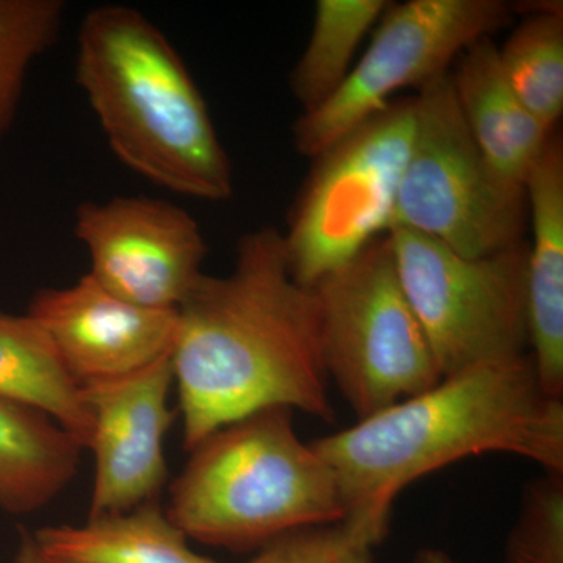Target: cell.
I'll use <instances>...</instances> for the list:
<instances>
[{
  "label": "cell",
  "mask_w": 563,
  "mask_h": 563,
  "mask_svg": "<svg viewBox=\"0 0 563 563\" xmlns=\"http://www.w3.org/2000/svg\"><path fill=\"white\" fill-rule=\"evenodd\" d=\"M172 354L184 448L261 410L335 420L312 288L291 276L280 231L236 244L228 276H207L179 310Z\"/></svg>",
  "instance_id": "obj_1"
},
{
  "label": "cell",
  "mask_w": 563,
  "mask_h": 563,
  "mask_svg": "<svg viewBox=\"0 0 563 563\" xmlns=\"http://www.w3.org/2000/svg\"><path fill=\"white\" fill-rule=\"evenodd\" d=\"M342 490L346 518L379 544L409 485L472 455L503 453L563 473V402L531 355L499 358L312 442Z\"/></svg>",
  "instance_id": "obj_2"
},
{
  "label": "cell",
  "mask_w": 563,
  "mask_h": 563,
  "mask_svg": "<svg viewBox=\"0 0 563 563\" xmlns=\"http://www.w3.org/2000/svg\"><path fill=\"white\" fill-rule=\"evenodd\" d=\"M77 84L110 150L165 190L228 201L233 169L187 66L139 10L103 5L81 22Z\"/></svg>",
  "instance_id": "obj_3"
},
{
  "label": "cell",
  "mask_w": 563,
  "mask_h": 563,
  "mask_svg": "<svg viewBox=\"0 0 563 563\" xmlns=\"http://www.w3.org/2000/svg\"><path fill=\"white\" fill-rule=\"evenodd\" d=\"M190 453L165 512L198 542L246 550L346 518L335 473L302 442L292 410L247 415Z\"/></svg>",
  "instance_id": "obj_4"
},
{
  "label": "cell",
  "mask_w": 563,
  "mask_h": 563,
  "mask_svg": "<svg viewBox=\"0 0 563 563\" xmlns=\"http://www.w3.org/2000/svg\"><path fill=\"white\" fill-rule=\"evenodd\" d=\"M322 358L357 420L443 379L404 291L388 233L312 288Z\"/></svg>",
  "instance_id": "obj_5"
},
{
  "label": "cell",
  "mask_w": 563,
  "mask_h": 563,
  "mask_svg": "<svg viewBox=\"0 0 563 563\" xmlns=\"http://www.w3.org/2000/svg\"><path fill=\"white\" fill-rule=\"evenodd\" d=\"M415 121V96H396L312 158L280 232L298 284L313 288L390 231Z\"/></svg>",
  "instance_id": "obj_6"
},
{
  "label": "cell",
  "mask_w": 563,
  "mask_h": 563,
  "mask_svg": "<svg viewBox=\"0 0 563 563\" xmlns=\"http://www.w3.org/2000/svg\"><path fill=\"white\" fill-rule=\"evenodd\" d=\"M417 121L391 228H406L463 257L523 242L528 199L477 147L455 102L450 73L415 95Z\"/></svg>",
  "instance_id": "obj_7"
},
{
  "label": "cell",
  "mask_w": 563,
  "mask_h": 563,
  "mask_svg": "<svg viewBox=\"0 0 563 563\" xmlns=\"http://www.w3.org/2000/svg\"><path fill=\"white\" fill-rule=\"evenodd\" d=\"M404 291L442 376L526 354L528 240L484 257H463L410 229L388 231Z\"/></svg>",
  "instance_id": "obj_8"
},
{
  "label": "cell",
  "mask_w": 563,
  "mask_h": 563,
  "mask_svg": "<svg viewBox=\"0 0 563 563\" xmlns=\"http://www.w3.org/2000/svg\"><path fill=\"white\" fill-rule=\"evenodd\" d=\"M506 0H409L388 7L372 43L342 88L320 109L292 125L299 154L314 158L363 121L379 113L399 91H420L450 73L476 41L512 24Z\"/></svg>",
  "instance_id": "obj_9"
},
{
  "label": "cell",
  "mask_w": 563,
  "mask_h": 563,
  "mask_svg": "<svg viewBox=\"0 0 563 563\" xmlns=\"http://www.w3.org/2000/svg\"><path fill=\"white\" fill-rule=\"evenodd\" d=\"M74 232L92 279L136 306L179 310L203 276L201 228L176 203L144 196L81 203Z\"/></svg>",
  "instance_id": "obj_10"
},
{
  "label": "cell",
  "mask_w": 563,
  "mask_h": 563,
  "mask_svg": "<svg viewBox=\"0 0 563 563\" xmlns=\"http://www.w3.org/2000/svg\"><path fill=\"white\" fill-rule=\"evenodd\" d=\"M173 384L172 355H166L140 372L81 387L91 417L87 450L96 461L88 517L128 512L157 498L168 474Z\"/></svg>",
  "instance_id": "obj_11"
},
{
  "label": "cell",
  "mask_w": 563,
  "mask_h": 563,
  "mask_svg": "<svg viewBox=\"0 0 563 563\" xmlns=\"http://www.w3.org/2000/svg\"><path fill=\"white\" fill-rule=\"evenodd\" d=\"M27 314L80 388L128 376L172 355L179 321L177 310L125 301L90 274L69 287L40 291Z\"/></svg>",
  "instance_id": "obj_12"
},
{
  "label": "cell",
  "mask_w": 563,
  "mask_h": 563,
  "mask_svg": "<svg viewBox=\"0 0 563 563\" xmlns=\"http://www.w3.org/2000/svg\"><path fill=\"white\" fill-rule=\"evenodd\" d=\"M529 346L548 395L563 398V141L555 131L525 181Z\"/></svg>",
  "instance_id": "obj_13"
},
{
  "label": "cell",
  "mask_w": 563,
  "mask_h": 563,
  "mask_svg": "<svg viewBox=\"0 0 563 563\" xmlns=\"http://www.w3.org/2000/svg\"><path fill=\"white\" fill-rule=\"evenodd\" d=\"M463 121L485 158L504 179L525 187L553 132L520 101L488 36L459 55L450 70Z\"/></svg>",
  "instance_id": "obj_14"
},
{
  "label": "cell",
  "mask_w": 563,
  "mask_h": 563,
  "mask_svg": "<svg viewBox=\"0 0 563 563\" xmlns=\"http://www.w3.org/2000/svg\"><path fill=\"white\" fill-rule=\"evenodd\" d=\"M81 451L46 413L0 398V509L24 515L54 501L79 472Z\"/></svg>",
  "instance_id": "obj_15"
},
{
  "label": "cell",
  "mask_w": 563,
  "mask_h": 563,
  "mask_svg": "<svg viewBox=\"0 0 563 563\" xmlns=\"http://www.w3.org/2000/svg\"><path fill=\"white\" fill-rule=\"evenodd\" d=\"M32 537L44 554L66 563H218L188 547L157 501L81 525L47 526Z\"/></svg>",
  "instance_id": "obj_16"
},
{
  "label": "cell",
  "mask_w": 563,
  "mask_h": 563,
  "mask_svg": "<svg viewBox=\"0 0 563 563\" xmlns=\"http://www.w3.org/2000/svg\"><path fill=\"white\" fill-rule=\"evenodd\" d=\"M0 398L46 413L87 450L91 417L84 393L29 314L0 310Z\"/></svg>",
  "instance_id": "obj_17"
},
{
  "label": "cell",
  "mask_w": 563,
  "mask_h": 563,
  "mask_svg": "<svg viewBox=\"0 0 563 563\" xmlns=\"http://www.w3.org/2000/svg\"><path fill=\"white\" fill-rule=\"evenodd\" d=\"M390 5L388 0H318L309 43L290 74L301 114L320 109L342 88L363 38Z\"/></svg>",
  "instance_id": "obj_18"
},
{
  "label": "cell",
  "mask_w": 563,
  "mask_h": 563,
  "mask_svg": "<svg viewBox=\"0 0 563 563\" xmlns=\"http://www.w3.org/2000/svg\"><path fill=\"white\" fill-rule=\"evenodd\" d=\"M499 62L515 95L548 131L563 113V16H523L498 46Z\"/></svg>",
  "instance_id": "obj_19"
},
{
  "label": "cell",
  "mask_w": 563,
  "mask_h": 563,
  "mask_svg": "<svg viewBox=\"0 0 563 563\" xmlns=\"http://www.w3.org/2000/svg\"><path fill=\"white\" fill-rule=\"evenodd\" d=\"M63 13L58 0H0V140L16 120L29 70L60 33Z\"/></svg>",
  "instance_id": "obj_20"
},
{
  "label": "cell",
  "mask_w": 563,
  "mask_h": 563,
  "mask_svg": "<svg viewBox=\"0 0 563 563\" xmlns=\"http://www.w3.org/2000/svg\"><path fill=\"white\" fill-rule=\"evenodd\" d=\"M504 563H563V473L544 472L526 488Z\"/></svg>",
  "instance_id": "obj_21"
},
{
  "label": "cell",
  "mask_w": 563,
  "mask_h": 563,
  "mask_svg": "<svg viewBox=\"0 0 563 563\" xmlns=\"http://www.w3.org/2000/svg\"><path fill=\"white\" fill-rule=\"evenodd\" d=\"M376 544L347 521L288 533L247 563H376Z\"/></svg>",
  "instance_id": "obj_22"
},
{
  "label": "cell",
  "mask_w": 563,
  "mask_h": 563,
  "mask_svg": "<svg viewBox=\"0 0 563 563\" xmlns=\"http://www.w3.org/2000/svg\"><path fill=\"white\" fill-rule=\"evenodd\" d=\"M13 563H66L44 554L33 540L32 533H24L20 548L14 555Z\"/></svg>",
  "instance_id": "obj_23"
},
{
  "label": "cell",
  "mask_w": 563,
  "mask_h": 563,
  "mask_svg": "<svg viewBox=\"0 0 563 563\" xmlns=\"http://www.w3.org/2000/svg\"><path fill=\"white\" fill-rule=\"evenodd\" d=\"M515 16H531V14H558L563 16L562 0H528V2L512 3Z\"/></svg>",
  "instance_id": "obj_24"
},
{
  "label": "cell",
  "mask_w": 563,
  "mask_h": 563,
  "mask_svg": "<svg viewBox=\"0 0 563 563\" xmlns=\"http://www.w3.org/2000/svg\"><path fill=\"white\" fill-rule=\"evenodd\" d=\"M412 563H459L453 555L448 554L446 551L440 548H422L415 555Z\"/></svg>",
  "instance_id": "obj_25"
}]
</instances>
